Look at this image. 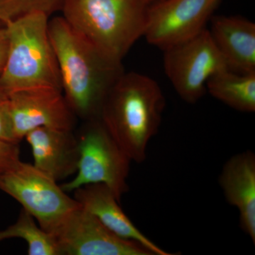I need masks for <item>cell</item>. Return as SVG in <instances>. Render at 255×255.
Instances as JSON below:
<instances>
[{"label": "cell", "instance_id": "1", "mask_svg": "<svg viewBox=\"0 0 255 255\" xmlns=\"http://www.w3.org/2000/svg\"><path fill=\"white\" fill-rule=\"evenodd\" d=\"M48 33L69 107L83 122L99 118L106 96L125 72L122 62L97 49L62 16L49 20Z\"/></svg>", "mask_w": 255, "mask_h": 255}, {"label": "cell", "instance_id": "2", "mask_svg": "<svg viewBox=\"0 0 255 255\" xmlns=\"http://www.w3.org/2000/svg\"><path fill=\"white\" fill-rule=\"evenodd\" d=\"M164 107L165 98L155 80L124 72L106 96L99 118L128 157L142 163L149 142L158 132Z\"/></svg>", "mask_w": 255, "mask_h": 255}, {"label": "cell", "instance_id": "3", "mask_svg": "<svg viewBox=\"0 0 255 255\" xmlns=\"http://www.w3.org/2000/svg\"><path fill=\"white\" fill-rule=\"evenodd\" d=\"M148 6L145 0H65L61 11L82 38L122 62L143 36Z\"/></svg>", "mask_w": 255, "mask_h": 255}, {"label": "cell", "instance_id": "4", "mask_svg": "<svg viewBox=\"0 0 255 255\" xmlns=\"http://www.w3.org/2000/svg\"><path fill=\"white\" fill-rule=\"evenodd\" d=\"M48 21L46 15L34 13L5 25L9 47L0 75V90L6 95L36 87L62 91L59 69L48 33Z\"/></svg>", "mask_w": 255, "mask_h": 255}, {"label": "cell", "instance_id": "5", "mask_svg": "<svg viewBox=\"0 0 255 255\" xmlns=\"http://www.w3.org/2000/svg\"><path fill=\"white\" fill-rule=\"evenodd\" d=\"M83 122L76 134L79 146L76 175L60 187L68 193L87 184H104L121 202L128 190L127 179L131 159L114 140L100 118Z\"/></svg>", "mask_w": 255, "mask_h": 255}, {"label": "cell", "instance_id": "6", "mask_svg": "<svg viewBox=\"0 0 255 255\" xmlns=\"http://www.w3.org/2000/svg\"><path fill=\"white\" fill-rule=\"evenodd\" d=\"M57 182L33 164L21 160L0 174V189L17 201L48 233L80 206Z\"/></svg>", "mask_w": 255, "mask_h": 255}, {"label": "cell", "instance_id": "7", "mask_svg": "<svg viewBox=\"0 0 255 255\" xmlns=\"http://www.w3.org/2000/svg\"><path fill=\"white\" fill-rule=\"evenodd\" d=\"M164 68L174 90L184 102L195 104L206 92L213 75L227 70L208 29L164 50Z\"/></svg>", "mask_w": 255, "mask_h": 255}, {"label": "cell", "instance_id": "8", "mask_svg": "<svg viewBox=\"0 0 255 255\" xmlns=\"http://www.w3.org/2000/svg\"><path fill=\"white\" fill-rule=\"evenodd\" d=\"M49 233L59 255H153L140 243L116 236L80 206Z\"/></svg>", "mask_w": 255, "mask_h": 255}, {"label": "cell", "instance_id": "9", "mask_svg": "<svg viewBox=\"0 0 255 255\" xmlns=\"http://www.w3.org/2000/svg\"><path fill=\"white\" fill-rule=\"evenodd\" d=\"M221 0H158L149 4L143 36L164 50L205 29Z\"/></svg>", "mask_w": 255, "mask_h": 255}, {"label": "cell", "instance_id": "10", "mask_svg": "<svg viewBox=\"0 0 255 255\" xmlns=\"http://www.w3.org/2000/svg\"><path fill=\"white\" fill-rule=\"evenodd\" d=\"M15 140L19 143L26 134L37 128L73 130L77 117L61 90L36 87L8 95Z\"/></svg>", "mask_w": 255, "mask_h": 255}, {"label": "cell", "instance_id": "11", "mask_svg": "<svg viewBox=\"0 0 255 255\" xmlns=\"http://www.w3.org/2000/svg\"><path fill=\"white\" fill-rule=\"evenodd\" d=\"M31 146L33 165L56 182L76 173L79 146L72 130L37 128L24 137Z\"/></svg>", "mask_w": 255, "mask_h": 255}, {"label": "cell", "instance_id": "12", "mask_svg": "<svg viewBox=\"0 0 255 255\" xmlns=\"http://www.w3.org/2000/svg\"><path fill=\"white\" fill-rule=\"evenodd\" d=\"M74 199L81 207L94 215L106 228L123 239L140 243L153 255H172L146 237L121 208L120 201L104 184L82 186L73 191Z\"/></svg>", "mask_w": 255, "mask_h": 255}, {"label": "cell", "instance_id": "13", "mask_svg": "<svg viewBox=\"0 0 255 255\" xmlns=\"http://www.w3.org/2000/svg\"><path fill=\"white\" fill-rule=\"evenodd\" d=\"M219 184L228 204L237 208L242 230L255 243V155L246 150L223 165Z\"/></svg>", "mask_w": 255, "mask_h": 255}, {"label": "cell", "instance_id": "14", "mask_svg": "<svg viewBox=\"0 0 255 255\" xmlns=\"http://www.w3.org/2000/svg\"><path fill=\"white\" fill-rule=\"evenodd\" d=\"M209 33L228 70L255 73V23L241 16L216 15Z\"/></svg>", "mask_w": 255, "mask_h": 255}, {"label": "cell", "instance_id": "15", "mask_svg": "<svg viewBox=\"0 0 255 255\" xmlns=\"http://www.w3.org/2000/svg\"><path fill=\"white\" fill-rule=\"evenodd\" d=\"M206 92L239 112L253 113L255 111V73L223 70L208 80Z\"/></svg>", "mask_w": 255, "mask_h": 255}, {"label": "cell", "instance_id": "16", "mask_svg": "<svg viewBox=\"0 0 255 255\" xmlns=\"http://www.w3.org/2000/svg\"><path fill=\"white\" fill-rule=\"evenodd\" d=\"M10 238L26 241L28 255H59L52 235L36 224L34 218L25 210H21L16 223L0 231V242Z\"/></svg>", "mask_w": 255, "mask_h": 255}, {"label": "cell", "instance_id": "17", "mask_svg": "<svg viewBox=\"0 0 255 255\" xmlns=\"http://www.w3.org/2000/svg\"><path fill=\"white\" fill-rule=\"evenodd\" d=\"M65 0H0V21L4 25L26 16L41 13L48 16L61 11Z\"/></svg>", "mask_w": 255, "mask_h": 255}, {"label": "cell", "instance_id": "18", "mask_svg": "<svg viewBox=\"0 0 255 255\" xmlns=\"http://www.w3.org/2000/svg\"><path fill=\"white\" fill-rule=\"evenodd\" d=\"M0 139L18 144L15 140L8 95L0 90Z\"/></svg>", "mask_w": 255, "mask_h": 255}, {"label": "cell", "instance_id": "19", "mask_svg": "<svg viewBox=\"0 0 255 255\" xmlns=\"http://www.w3.org/2000/svg\"><path fill=\"white\" fill-rule=\"evenodd\" d=\"M20 161L18 144L0 139V174L14 167Z\"/></svg>", "mask_w": 255, "mask_h": 255}, {"label": "cell", "instance_id": "20", "mask_svg": "<svg viewBox=\"0 0 255 255\" xmlns=\"http://www.w3.org/2000/svg\"><path fill=\"white\" fill-rule=\"evenodd\" d=\"M9 38L5 25H0V75L4 69L7 57Z\"/></svg>", "mask_w": 255, "mask_h": 255}, {"label": "cell", "instance_id": "21", "mask_svg": "<svg viewBox=\"0 0 255 255\" xmlns=\"http://www.w3.org/2000/svg\"><path fill=\"white\" fill-rule=\"evenodd\" d=\"M156 1H158V0H145L146 2L148 3L149 4H151V3L155 2Z\"/></svg>", "mask_w": 255, "mask_h": 255}, {"label": "cell", "instance_id": "22", "mask_svg": "<svg viewBox=\"0 0 255 255\" xmlns=\"http://www.w3.org/2000/svg\"><path fill=\"white\" fill-rule=\"evenodd\" d=\"M0 25H4V24H3V23H1V21H0Z\"/></svg>", "mask_w": 255, "mask_h": 255}]
</instances>
